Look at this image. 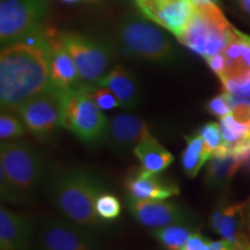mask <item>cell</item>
Wrapping results in <instances>:
<instances>
[{
  "instance_id": "6da1fadb",
  "label": "cell",
  "mask_w": 250,
  "mask_h": 250,
  "mask_svg": "<svg viewBox=\"0 0 250 250\" xmlns=\"http://www.w3.org/2000/svg\"><path fill=\"white\" fill-rule=\"evenodd\" d=\"M33 36L30 42L19 41L1 49V111L18 112L24 102L51 83L46 52L35 34Z\"/></svg>"
},
{
  "instance_id": "7a4b0ae2",
  "label": "cell",
  "mask_w": 250,
  "mask_h": 250,
  "mask_svg": "<svg viewBox=\"0 0 250 250\" xmlns=\"http://www.w3.org/2000/svg\"><path fill=\"white\" fill-rule=\"evenodd\" d=\"M44 188L62 218L89 230L103 227L95 212V201L104 186L92 170L80 167L49 170Z\"/></svg>"
},
{
  "instance_id": "3957f363",
  "label": "cell",
  "mask_w": 250,
  "mask_h": 250,
  "mask_svg": "<svg viewBox=\"0 0 250 250\" xmlns=\"http://www.w3.org/2000/svg\"><path fill=\"white\" fill-rule=\"evenodd\" d=\"M232 24L214 2H193L192 15L177 41L208 59L226 45Z\"/></svg>"
},
{
  "instance_id": "277c9868",
  "label": "cell",
  "mask_w": 250,
  "mask_h": 250,
  "mask_svg": "<svg viewBox=\"0 0 250 250\" xmlns=\"http://www.w3.org/2000/svg\"><path fill=\"white\" fill-rule=\"evenodd\" d=\"M0 167L5 169L23 203L29 201L39 188L44 187L49 174L40 152L21 140L1 143Z\"/></svg>"
},
{
  "instance_id": "5b68a950",
  "label": "cell",
  "mask_w": 250,
  "mask_h": 250,
  "mask_svg": "<svg viewBox=\"0 0 250 250\" xmlns=\"http://www.w3.org/2000/svg\"><path fill=\"white\" fill-rule=\"evenodd\" d=\"M118 40L127 55L146 62L169 64L176 59V49L169 37L144 19H125L118 29Z\"/></svg>"
},
{
  "instance_id": "8992f818",
  "label": "cell",
  "mask_w": 250,
  "mask_h": 250,
  "mask_svg": "<svg viewBox=\"0 0 250 250\" xmlns=\"http://www.w3.org/2000/svg\"><path fill=\"white\" fill-rule=\"evenodd\" d=\"M89 89L90 87H80L68 90L62 127L81 142L95 144L104 140L109 121L94 101Z\"/></svg>"
},
{
  "instance_id": "52a82bcc",
  "label": "cell",
  "mask_w": 250,
  "mask_h": 250,
  "mask_svg": "<svg viewBox=\"0 0 250 250\" xmlns=\"http://www.w3.org/2000/svg\"><path fill=\"white\" fill-rule=\"evenodd\" d=\"M68 90L50 83L24 102L18 114L26 129L39 138H45L62 126Z\"/></svg>"
},
{
  "instance_id": "ba28073f",
  "label": "cell",
  "mask_w": 250,
  "mask_h": 250,
  "mask_svg": "<svg viewBox=\"0 0 250 250\" xmlns=\"http://www.w3.org/2000/svg\"><path fill=\"white\" fill-rule=\"evenodd\" d=\"M46 13V0H1L0 42L2 48L34 35L41 29Z\"/></svg>"
},
{
  "instance_id": "9c48e42d",
  "label": "cell",
  "mask_w": 250,
  "mask_h": 250,
  "mask_svg": "<svg viewBox=\"0 0 250 250\" xmlns=\"http://www.w3.org/2000/svg\"><path fill=\"white\" fill-rule=\"evenodd\" d=\"M65 45L76 62L83 87H95L108 73L112 61L110 48L81 34L62 31Z\"/></svg>"
},
{
  "instance_id": "30bf717a",
  "label": "cell",
  "mask_w": 250,
  "mask_h": 250,
  "mask_svg": "<svg viewBox=\"0 0 250 250\" xmlns=\"http://www.w3.org/2000/svg\"><path fill=\"white\" fill-rule=\"evenodd\" d=\"M98 247L89 229L66 219L45 217L36 226V250H98Z\"/></svg>"
},
{
  "instance_id": "8fae6325",
  "label": "cell",
  "mask_w": 250,
  "mask_h": 250,
  "mask_svg": "<svg viewBox=\"0 0 250 250\" xmlns=\"http://www.w3.org/2000/svg\"><path fill=\"white\" fill-rule=\"evenodd\" d=\"M35 35L46 52L52 85L64 89L83 87L76 62L62 41V31L52 27L41 28Z\"/></svg>"
},
{
  "instance_id": "7c38bea8",
  "label": "cell",
  "mask_w": 250,
  "mask_h": 250,
  "mask_svg": "<svg viewBox=\"0 0 250 250\" xmlns=\"http://www.w3.org/2000/svg\"><path fill=\"white\" fill-rule=\"evenodd\" d=\"M148 20L177 37L189 22L193 11L192 0H133Z\"/></svg>"
},
{
  "instance_id": "4fadbf2b",
  "label": "cell",
  "mask_w": 250,
  "mask_h": 250,
  "mask_svg": "<svg viewBox=\"0 0 250 250\" xmlns=\"http://www.w3.org/2000/svg\"><path fill=\"white\" fill-rule=\"evenodd\" d=\"M127 206L131 214L139 224L154 229L170 225H184L190 221V215L180 205L174 203L130 198Z\"/></svg>"
},
{
  "instance_id": "5bb4252c",
  "label": "cell",
  "mask_w": 250,
  "mask_h": 250,
  "mask_svg": "<svg viewBox=\"0 0 250 250\" xmlns=\"http://www.w3.org/2000/svg\"><path fill=\"white\" fill-rule=\"evenodd\" d=\"M151 136L148 125L132 114H118L109 121L104 140L117 153L126 154Z\"/></svg>"
},
{
  "instance_id": "9a60e30c",
  "label": "cell",
  "mask_w": 250,
  "mask_h": 250,
  "mask_svg": "<svg viewBox=\"0 0 250 250\" xmlns=\"http://www.w3.org/2000/svg\"><path fill=\"white\" fill-rule=\"evenodd\" d=\"M26 215L0 208V250H33L35 228Z\"/></svg>"
},
{
  "instance_id": "2e32d148",
  "label": "cell",
  "mask_w": 250,
  "mask_h": 250,
  "mask_svg": "<svg viewBox=\"0 0 250 250\" xmlns=\"http://www.w3.org/2000/svg\"><path fill=\"white\" fill-rule=\"evenodd\" d=\"M219 54L224 62L221 83L242 80L250 76V39L248 35L232 27L226 45Z\"/></svg>"
},
{
  "instance_id": "e0dca14e",
  "label": "cell",
  "mask_w": 250,
  "mask_h": 250,
  "mask_svg": "<svg viewBox=\"0 0 250 250\" xmlns=\"http://www.w3.org/2000/svg\"><path fill=\"white\" fill-rule=\"evenodd\" d=\"M124 186L130 198L138 201H165L180 193L179 187L162 180L160 176L144 169L143 167L131 171L125 180Z\"/></svg>"
},
{
  "instance_id": "ac0fdd59",
  "label": "cell",
  "mask_w": 250,
  "mask_h": 250,
  "mask_svg": "<svg viewBox=\"0 0 250 250\" xmlns=\"http://www.w3.org/2000/svg\"><path fill=\"white\" fill-rule=\"evenodd\" d=\"M98 86L110 89L116 95L122 108L134 109L139 104L140 92L136 78L121 65L109 71Z\"/></svg>"
},
{
  "instance_id": "d6986e66",
  "label": "cell",
  "mask_w": 250,
  "mask_h": 250,
  "mask_svg": "<svg viewBox=\"0 0 250 250\" xmlns=\"http://www.w3.org/2000/svg\"><path fill=\"white\" fill-rule=\"evenodd\" d=\"M247 203L226 205L218 233L239 250H250V239L243 232L246 225Z\"/></svg>"
},
{
  "instance_id": "ffe728a7",
  "label": "cell",
  "mask_w": 250,
  "mask_h": 250,
  "mask_svg": "<svg viewBox=\"0 0 250 250\" xmlns=\"http://www.w3.org/2000/svg\"><path fill=\"white\" fill-rule=\"evenodd\" d=\"M132 152L144 169L154 174L164 171L174 161L171 153L152 136L137 145Z\"/></svg>"
},
{
  "instance_id": "44dd1931",
  "label": "cell",
  "mask_w": 250,
  "mask_h": 250,
  "mask_svg": "<svg viewBox=\"0 0 250 250\" xmlns=\"http://www.w3.org/2000/svg\"><path fill=\"white\" fill-rule=\"evenodd\" d=\"M243 162L245 159L235 155H227L224 158L211 156L206 170V182L213 188L226 187Z\"/></svg>"
},
{
  "instance_id": "7402d4cb",
  "label": "cell",
  "mask_w": 250,
  "mask_h": 250,
  "mask_svg": "<svg viewBox=\"0 0 250 250\" xmlns=\"http://www.w3.org/2000/svg\"><path fill=\"white\" fill-rule=\"evenodd\" d=\"M186 140L187 146L181 156V164L187 176L193 179L205 162L210 160L211 153L205 147L204 140L199 133L187 136Z\"/></svg>"
},
{
  "instance_id": "603a6c76",
  "label": "cell",
  "mask_w": 250,
  "mask_h": 250,
  "mask_svg": "<svg viewBox=\"0 0 250 250\" xmlns=\"http://www.w3.org/2000/svg\"><path fill=\"white\" fill-rule=\"evenodd\" d=\"M153 234L168 250H182L193 233L186 225H170L154 229Z\"/></svg>"
},
{
  "instance_id": "cb8c5ba5",
  "label": "cell",
  "mask_w": 250,
  "mask_h": 250,
  "mask_svg": "<svg viewBox=\"0 0 250 250\" xmlns=\"http://www.w3.org/2000/svg\"><path fill=\"white\" fill-rule=\"evenodd\" d=\"M122 205L116 196L109 192L100 193L95 201V212L102 220H114L120 217Z\"/></svg>"
},
{
  "instance_id": "d4e9b609",
  "label": "cell",
  "mask_w": 250,
  "mask_h": 250,
  "mask_svg": "<svg viewBox=\"0 0 250 250\" xmlns=\"http://www.w3.org/2000/svg\"><path fill=\"white\" fill-rule=\"evenodd\" d=\"M220 130L224 142L232 144L243 138L247 133L250 132V125L241 123L235 120L232 114H229L220 118Z\"/></svg>"
},
{
  "instance_id": "484cf974",
  "label": "cell",
  "mask_w": 250,
  "mask_h": 250,
  "mask_svg": "<svg viewBox=\"0 0 250 250\" xmlns=\"http://www.w3.org/2000/svg\"><path fill=\"white\" fill-rule=\"evenodd\" d=\"M24 125L20 117H15L8 111H1L0 116V139L1 143L14 140L21 137L24 132Z\"/></svg>"
},
{
  "instance_id": "4316f807",
  "label": "cell",
  "mask_w": 250,
  "mask_h": 250,
  "mask_svg": "<svg viewBox=\"0 0 250 250\" xmlns=\"http://www.w3.org/2000/svg\"><path fill=\"white\" fill-rule=\"evenodd\" d=\"M198 133L201 134L203 140H204L205 147L211 153V156L224 144L220 125L218 123H213V122L206 123L201 127Z\"/></svg>"
},
{
  "instance_id": "83f0119b",
  "label": "cell",
  "mask_w": 250,
  "mask_h": 250,
  "mask_svg": "<svg viewBox=\"0 0 250 250\" xmlns=\"http://www.w3.org/2000/svg\"><path fill=\"white\" fill-rule=\"evenodd\" d=\"M90 95L102 110H111V109L121 107L120 102L114 93L105 87H90Z\"/></svg>"
},
{
  "instance_id": "f1b7e54d",
  "label": "cell",
  "mask_w": 250,
  "mask_h": 250,
  "mask_svg": "<svg viewBox=\"0 0 250 250\" xmlns=\"http://www.w3.org/2000/svg\"><path fill=\"white\" fill-rule=\"evenodd\" d=\"M206 109L210 114L219 118H223L227 115L232 114V107H230L229 99H228V93L225 92L210 100L206 104Z\"/></svg>"
},
{
  "instance_id": "f546056e",
  "label": "cell",
  "mask_w": 250,
  "mask_h": 250,
  "mask_svg": "<svg viewBox=\"0 0 250 250\" xmlns=\"http://www.w3.org/2000/svg\"><path fill=\"white\" fill-rule=\"evenodd\" d=\"M223 86L226 93L235 96H241V98H250V76L242 80L225 81Z\"/></svg>"
},
{
  "instance_id": "4dcf8cb0",
  "label": "cell",
  "mask_w": 250,
  "mask_h": 250,
  "mask_svg": "<svg viewBox=\"0 0 250 250\" xmlns=\"http://www.w3.org/2000/svg\"><path fill=\"white\" fill-rule=\"evenodd\" d=\"M211 242L202 234L193 233L182 250H210Z\"/></svg>"
},
{
  "instance_id": "1f68e13d",
  "label": "cell",
  "mask_w": 250,
  "mask_h": 250,
  "mask_svg": "<svg viewBox=\"0 0 250 250\" xmlns=\"http://www.w3.org/2000/svg\"><path fill=\"white\" fill-rule=\"evenodd\" d=\"M225 208H226V205H219L218 208H215V210L212 212V214H211L210 224H211V227L213 228L215 232H218L219 224H220L221 218H223Z\"/></svg>"
},
{
  "instance_id": "d6a6232c",
  "label": "cell",
  "mask_w": 250,
  "mask_h": 250,
  "mask_svg": "<svg viewBox=\"0 0 250 250\" xmlns=\"http://www.w3.org/2000/svg\"><path fill=\"white\" fill-rule=\"evenodd\" d=\"M239 7L250 17V0H235Z\"/></svg>"
},
{
  "instance_id": "836d02e7",
  "label": "cell",
  "mask_w": 250,
  "mask_h": 250,
  "mask_svg": "<svg viewBox=\"0 0 250 250\" xmlns=\"http://www.w3.org/2000/svg\"><path fill=\"white\" fill-rule=\"evenodd\" d=\"M242 166H243V168H245V170L247 171V173L250 174V153L248 155H247L246 160H245V162H243Z\"/></svg>"
},
{
  "instance_id": "e575fe53",
  "label": "cell",
  "mask_w": 250,
  "mask_h": 250,
  "mask_svg": "<svg viewBox=\"0 0 250 250\" xmlns=\"http://www.w3.org/2000/svg\"><path fill=\"white\" fill-rule=\"evenodd\" d=\"M193 2H214V4H218L220 0H192Z\"/></svg>"
},
{
  "instance_id": "d590c367",
  "label": "cell",
  "mask_w": 250,
  "mask_h": 250,
  "mask_svg": "<svg viewBox=\"0 0 250 250\" xmlns=\"http://www.w3.org/2000/svg\"><path fill=\"white\" fill-rule=\"evenodd\" d=\"M64 1H68V2H71V1H78V0H64Z\"/></svg>"
},
{
  "instance_id": "8d00e7d4",
  "label": "cell",
  "mask_w": 250,
  "mask_h": 250,
  "mask_svg": "<svg viewBox=\"0 0 250 250\" xmlns=\"http://www.w3.org/2000/svg\"><path fill=\"white\" fill-rule=\"evenodd\" d=\"M86 1H98V0H86Z\"/></svg>"
},
{
  "instance_id": "74e56055",
  "label": "cell",
  "mask_w": 250,
  "mask_h": 250,
  "mask_svg": "<svg viewBox=\"0 0 250 250\" xmlns=\"http://www.w3.org/2000/svg\"><path fill=\"white\" fill-rule=\"evenodd\" d=\"M249 233H250V221H249Z\"/></svg>"
},
{
  "instance_id": "f35d334b",
  "label": "cell",
  "mask_w": 250,
  "mask_h": 250,
  "mask_svg": "<svg viewBox=\"0 0 250 250\" xmlns=\"http://www.w3.org/2000/svg\"><path fill=\"white\" fill-rule=\"evenodd\" d=\"M248 36H249V35H248ZM249 39H250V36H249Z\"/></svg>"
}]
</instances>
